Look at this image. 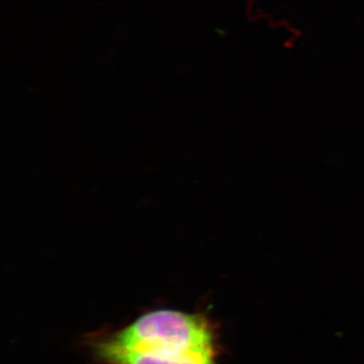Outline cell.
Returning a JSON list of instances; mask_svg holds the SVG:
<instances>
[{
  "instance_id": "1",
  "label": "cell",
  "mask_w": 364,
  "mask_h": 364,
  "mask_svg": "<svg viewBox=\"0 0 364 364\" xmlns=\"http://www.w3.org/2000/svg\"><path fill=\"white\" fill-rule=\"evenodd\" d=\"M86 346L98 364H219L217 328L205 313L150 311Z\"/></svg>"
}]
</instances>
